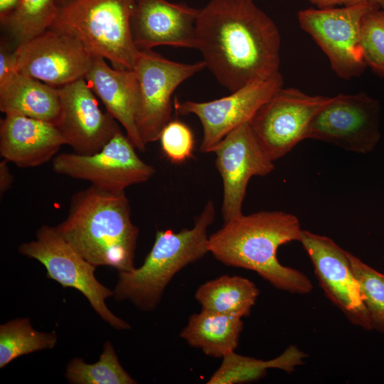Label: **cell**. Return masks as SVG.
<instances>
[{
  "label": "cell",
  "mask_w": 384,
  "mask_h": 384,
  "mask_svg": "<svg viewBox=\"0 0 384 384\" xmlns=\"http://www.w3.org/2000/svg\"><path fill=\"white\" fill-rule=\"evenodd\" d=\"M280 46L277 25L252 0H210L200 9L195 48L230 92L279 73Z\"/></svg>",
  "instance_id": "obj_1"
},
{
  "label": "cell",
  "mask_w": 384,
  "mask_h": 384,
  "mask_svg": "<svg viewBox=\"0 0 384 384\" xmlns=\"http://www.w3.org/2000/svg\"><path fill=\"white\" fill-rule=\"evenodd\" d=\"M302 229L297 217L283 211H260L236 217L208 237V251L223 264L257 272L276 289L292 294L312 291L302 272L282 265L278 248L299 241Z\"/></svg>",
  "instance_id": "obj_2"
},
{
  "label": "cell",
  "mask_w": 384,
  "mask_h": 384,
  "mask_svg": "<svg viewBox=\"0 0 384 384\" xmlns=\"http://www.w3.org/2000/svg\"><path fill=\"white\" fill-rule=\"evenodd\" d=\"M55 228L94 266H110L119 272L135 267L139 230L131 220L124 191L112 192L92 185L77 191L71 197L67 217Z\"/></svg>",
  "instance_id": "obj_3"
},
{
  "label": "cell",
  "mask_w": 384,
  "mask_h": 384,
  "mask_svg": "<svg viewBox=\"0 0 384 384\" xmlns=\"http://www.w3.org/2000/svg\"><path fill=\"white\" fill-rule=\"evenodd\" d=\"M215 217V205L209 201L192 228L178 233L158 230L142 265L131 271L119 272L113 290L114 299L129 300L144 311L155 309L174 275L209 252L207 230Z\"/></svg>",
  "instance_id": "obj_4"
},
{
  "label": "cell",
  "mask_w": 384,
  "mask_h": 384,
  "mask_svg": "<svg viewBox=\"0 0 384 384\" xmlns=\"http://www.w3.org/2000/svg\"><path fill=\"white\" fill-rule=\"evenodd\" d=\"M134 0H70L48 29L72 37L114 68L133 70L139 49L132 32Z\"/></svg>",
  "instance_id": "obj_5"
},
{
  "label": "cell",
  "mask_w": 384,
  "mask_h": 384,
  "mask_svg": "<svg viewBox=\"0 0 384 384\" xmlns=\"http://www.w3.org/2000/svg\"><path fill=\"white\" fill-rule=\"evenodd\" d=\"M20 254L40 262L47 277L62 285L80 292L99 316L117 330H127L130 325L116 316L108 309L105 300L113 297L114 291L95 277V266L85 260L58 233L55 226L42 225L36 240L18 246Z\"/></svg>",
  "instance_id": "obj_6"
},
{
  "label": "cell",
  "mask_w": 384,
  "mask_h": 384,
  "mask_svg": "<svg viewBox=\"0 0 384 384\" xmlns=\"http://www.w3.org/2000/svg\"><path fill=\"white\" fill-rule=\"evenodd\" d=\"M373 3L351 6L309 8L297 14L299 26L314 40L327 56L336 75L348 80L361 75L367 68L361 48V28Z\"/></svg>",
  "instance_id": "obj_7"
},
{
  "label": "cell",
  "mask_w": 384,
  "mask_h": 384,
  "mask_svg": "<svg viewBox=\"0 0 384 384\" xmlns=\"http://www.w3.org/2000/svg\"><path fill=\"white\" fill-rule=\"evenodd\" d=\"M205 68L203 60L181 63L151 49L139 50L133 70L139 83L136 124L146 146L159 140L161 131L171 121V96L178 86Z\"/></svg>",
  "instance_id": "obj_8"
},
{
  "label": "cell",
  "mask_w": 384,
  "mask_h": 384,
  "mask_svg": "<svg viewBox=\"0 0 384 384\" xmlns=\"http://www.w3.org/2000/svg\"><path fill=\"white\" fill-rule=\"evenodd\" d=\"M381 105L364 92L338 94L313 118L306 139L325 142L345 150L368 154L380 141Z\"/></svg>",
  "instance_id": "obj_9"
},
{
  "label": "cell",
  "mask_w": 384,
  "mask_h": 384,
  "mask_svg": "<svg viewBox=\"0 0 384 384\" xmlns=\"http://www.w3.org/2000/svg\"><path fill=\"white\" fill-rule=\"evenodd\" d=\"M136 147L119 130L102 149L92 154L60 153L52 160L53 171L89 181L100 189L122 192L134 184L149 180L155 168L142 160Z\"/></svg>",
  "instance_id": "obj_10"
},
{
  "label": "cell",
  "mask_w": 384,
  "mask_h": 384,
  "mask_svg": "<svg viewBox=\"0 0 384 384\" xmlns=\"http://www.w3.org/2000/svg\"><path fill=\"white\" fill-rule=\"evenodd\" d=\"M330 99L310 95L297 88L282 87L261 105L250 125L257 142L273 161L306 139L313 118Z\"/></svg>",
  "instance_id": "obj_11"
},
{
  "label": "cell",
  "mask_w": 384,
  "mask_h": 384,
  "mask_svg": "<svg viewBox=\"0 0 384 384\" xmlns=\"http://www.w3.org/2000/svg\"><path fill=\"white\" fill-rule=\"evenodd\" d=\"M284 79L279 72L271 78L252 82L228 96L208 101L174 102L181 115L193 114L200 120L203 138L202 153L213 152L219 142L238 127L250 122L257 110L279 88Z\"/></svg>",
  "instance_id": "obj_12"
},
{
  "label": "cell",
  "mask_w": 384,
  "mask_h": 384,
  "mask_svg": "<svg viewBox=\"0 0 384 384\" xmlns=\"http://www.w3.org/2000/svg\"><path fill=\"white\" fill-rule=\"evenodd\" d=\"M307 252L328 299L353 325L373 330L348 251L331 238L302 230L299 240Z\"/></svg>",
  "instance_id": "obj_13"
},
{
  "label": "cell",
  "mask_w": 384,
  "mask_h": 384,
  "mask_svg": "<svg viewBox=\"0 0 384 384\" xmlns=\"http://www.w3.org/2000/svg\"><path fill=\"white\" fill-rule=\"evenodd\" d=\"M215 166L223 184L222 215L224 223L242 214L250 179L265 176L274 169V161L254 135L250 122L228 133L215 146Z\"/></svg>",
  "instance_id": "obj_14"
},
{
  "label": "cell",
  "mask_w": 384,
  "mask_h": 384,
  "mask_svg": "<svg viewBox=\"0 0 384 384\" xmlns=\"http://www.w3.org/2000/svg\"><path fill=\"white\" fill-rule=\"evenodd\" d=\"M20 73L53 87L85 78L92 55L75 39L48 29L14 50Z\"/></svg>",
  "instance_id": "obj_15"
},
{
  "label": "cell",
  "mask_w": 384,
  "mask_h": 384,
  "mask_svg": "<svg viewBox=\"0 0 384 384\" xmlns=\"http://www.w3.org/2000/svg\"><path fill=\"white\" fill-rule=\"evenodd\" d=\"M58 91L62 118L57 127L73 152H98L120 130L116 119L100 109L85 78L59 87Z\"/></svg>",
  "instance_id": "obj_16"
},
{
  "label": "cell",
  "mask_w": 384,
  "mask_h": 384,
  "mask_svg": "<svg viewBox=\"0 0 384 384\" xmlns=\"http://www.w3.org/2000/svg\"><path fill=\"white\" fill-rule=\"evenodd\" d=\"M200 9L166 0H134L131 20L139 50L158 46L196 48V24Z\"/></svg>",
  "instance_id": "obj_17"
},
{
  "label": "cell",
  "mask_w": 384,
  "mask_h": 384,
  "mask_svg": "<svg viewBox=\"0 0 384 384\" xmlns=\"http://www.w3.org/2000/svg\"><path fill=\"white\" fill-rule=\"evenodd\" d=\"M66 142L50 123L19 115L0 122V154L20 168L36 167L53 159Z\"/></svg>",
  "instance_id": "obj_18"
},
{
  "label": "cell",
  "mask_w": 384,
  "mask_h": 384,
  "mask_svg": "<svg viewBox=\"0 0 384 384\" xmlns=\"http://www.w3.org/2000/svg\"><path fill=\"white\" fill-rule=\"evenodd\" d=\"M85 79L100 98L107 112L123 126L136 149L144 151L146 145L136 124L139 83L135 72L110 67L105 58L94 56Z\"/></svg>",
  "instance_id": "obj_19"
},
{
  "label": "cell",
  "mask_w": 384,
  "mask_h": 384,
  "mask_svg": "<svg viewBox=\"0 0 384 384\" xmlns=\"http://www.w3.org/2000/svg\"><path fill=\"white\" fill-rule=\"evenodd\" d=\"M0 110L6 115L24 116L56 127L62 118L58 88L20 72L0 83Z\"/></svg>",
  "instance_id": "obj_20"
},
{
  "label": "cell",
  "mask_w": 384,
  "mask_h": 384,
  "mask_svg": "<svg viewBox=\"0 0 384 384\" xmlns=\"http://www.w3.org/2000/svg\"><path fill=\"white\" fill-rule=\"evenodd\" d=\"M242 328L240 317L201 309L189 317L180 337L206 355L223 358L237 348Z\"/></svg>",
  "instance_id": "obj_21"
},
{
  "label": "cell",
  "mask_w": 384,
  "mask_h": 384,
  "mask_svg": "<svg viewBox=\"0 0 384 384\" xmlns=\"http://www.w3.org/2000/svg\"><path fill=\"white\" fill-rule=\"evenodd\" d=\"M259 293L247 278L223 275L201 284L195 298L202 310L243 318L250 314Z\"/></svg>",
  "instance_id": "obj_22"
},
{
  "label": "cell",
  "mask_w": 384,
  "mask_h": 384,
  "mask_svg": "<svg viewBox=\"0 0 384 384\" xmlns=\"http://www.w3.org/2000/svg\"><path fill=\"white\" fill-rule=\"evenodd\" d=\"M306 354L295 346H289L278 357L263 361L232 352L223 358L218 369L208 379V384H238L257 381L266 375L269 369L291 373L304 363Z\"/></svg>",
  "instance_id": "obj_23"
},
{
  "label": "cell",
  "mask_w": 384,
  "mask_h": 384,
  "mask_svg": "<svg viewBox=\"0 0 384 384\" xmlns=\"http://www.w3.org/2000/svg\"><path fill=\"white\" fill-rule=\"evenodd\" d=\"M55 331L41 332L33 328L28 318H17L0 326V368L19 356L53 348Z\"/></svg>",
  "instance_id": "obj_24"
},
{
  "label": "cell",
  "mask_w": 384,
  "mask_h": 384,
  "mask_svg": "<svg viewBox=\"0 0 384 384\" xmlns=\"http://www.w3.org/2000/svg\"><path fill=\"white\" fill-rule=\"evenodd\" d=\"M72 384H134L133 379L122 368L110 341L104 344L100 359L86 363L82 358H75L66 366L65 375Z\"/></svg>",
  "instance_id": "obj_25"
},
{
  "label": "cell",
  "mask_w": 384,
  "mask_h": 384,
  "mask_svg": "<svg viewBox=\"0 0 384 384\" xmlns=\"http://www.w3.org/2000/svg\"><path fill=\"white\" fill-rule=\"evenodd\" d=\"M58 8L57 0H21L1 24L18 46L48 30L57 16Z\"/></svg>",
  "instance_id": "obj_26"
},
{
  "label": "cell",
  "mask_w": 384,
  "mask_h": 384,
  "mask_svg": "<svg viewBox=\"0 0 384 384\" xmlns=\"http://www.w3.org/2000/svg\"><path fill=\"white\" fill-rule=\"evenodd\" d=\"M373 330L384 334V274L348 252Z\"/></svg>",
  "instance_id": "obj_27"
},
{
  "label": "cell",
  "mask_w": 384,
  "mask_h": 384,
  "mask_svg": "<svg viewBox=\"0 0 384 384\" xmlns=\"http://www.w3.org/2000/svg\"><path fill=\"white\" fill-rule=\"evenodd\" d=\"M361 48L367 67L384 78V9L375 8L363 17Z\"/></svg>",
  "instance_id": "obj_28"
},
{
  "label": "cell",
  "mask_w": 384,
  "mask_h": 384,
  "mask_svg": "<svg viewBox=\"0 0 384 384\" xmlns=\"http://www.w3.org/2000/svg\"><path fill=\"white\" fill-rule=\"evenodd\" d=\"M159 140L163 153L173 164H180L193 158V134L183 122L170 121L161 131Z\"/></svg>",
  "instance_id": "obj_29"
},
{
  "label": "cell",
  "mask_w": 384,
  "mask_h": 384,
  "mask_svg": "<svg viewBox=\"0 0 384 384\" xmlns=\"http://www.w3.org/2000/svg\"><path fill=\"white\" fill-rule=\"evenodd\" d=\"M19 72L14 50L11 52L2 43L0 50V83Z\"/></svg>",
  "instance_id": "obj_30"
},
{
  "label": "cell",
  "mask_w": 384,
  "mask_h": 384,
  "mask_svg": "<svg viewBox=\"0 0 384 384\" xmlns=\"http://www.w3.org/2000/svg\"><path fill=\"white\" fill-rule=\"evenodd\" d=\"M317 8H332L338 6H351L363 3H373L384 9V0H306Z\"/></svg>",
  "instance_id": "obj_31"
},
{
  "label": "cell",
  "mask_w": 384,
  "mask_h": 384,
  "mask_svg": "<svg viewBox=\"0 0 384 384\" xmlns=\"http://www.w3.org/2000/svg\"><path fill=\"white\" fill-rule=\"evenodd\" d=\"M8 163L5 159L0 162V194L1 197L11 186L14 181L13 176L8 166Z\"/></svg>",
  "instance_id": "obj_32"
},
{
  "label": "cell",
  "mask_w": 384,
  "mask_h": 384,
  "mask_svg": "<svg viewBox=\"0 0 384 384\" xmlns=\"http://www.w3.org/2000/svg\"><path fill=\"white\" fill-rule=\"evenodd\" d=\"M21 0H0L1 23L4 21L17 8Z\"/></svg>",
  "instance_id": "obj_33"
},
{
  "label": "cell",
  "mask_w": 384,
  "mask_h": 384,
  "mask_svg": "<svg viewBox=\"0 0 384 384\" xmlns=\"http://www.w3.org/2000/svg\"><path fill=\"white\" fill-rule=\"evenodd\" d=\"M69 1H70V0H57V3H58V6H60L67 3Z\"/></svg>",
  "instance_id": "obj_34"
}]
</instances>
